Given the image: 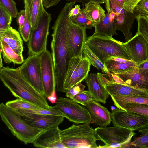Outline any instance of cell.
<instances>
[{
	"label": "cell",
	"mask_w": 148,
	"mask_h": 148,
	"mask_svg": "<svg viewBox=\"0 0 148 148\" xmlns=\"http://www.w3.org/2000/svg\"><path fill=\"white\" fill-rule=\"evenodd\" d=\"M75 2L66 3L62 9L52 29L51 47L57 91L66 93L64 84L70 57L67 38V19Z\"/></svg>",
	"instance_id": "cell-1"
},
{
	"label": "cell",
	"mask_w": 148,
	"mask_h": 148,
	"mask_svg": "<svg viewBox=\"0 0 148 148\" xmlns=\"http://www.w3.org/2000/svg\"><path fill=\"white\" fill-rule=\"evenodd\" d=\"M0 78L4 85L17 98H20L38 106L49 109L44 95L38 92L21 73L18 68L8 66L0 68Z\"/></svg>",
	"instance_id": "cell-2"
},
{
	"label": "cell",
	"mask_w": 148,
	"mask_h": 148,
	"mask_svg": "<svg viewBox=\"0 0 148 148\" xmlns=\"http://www.w3.org/2000/svg\"><path fill=\"white\" fill-rule=\"evenodd\" d=\"M0 116L13 135L25 144L32 143L44 130L30 125L2 102L0 104Z\"/></svg>",
	"instance_id": "cell-3"
},
{
	"label": "cell",
	"mask_w": 148,
	"mask_h": 148,
	"mask_svg": "<svg viewBox=\"0 0 148 148\" xmlns=\"http://www.w3.org/2000/svg\"><path fill=\"white\" fill-rule=\"evenodd\" d=\"M61 140L66 148H97V137L95 129L89 124H73L70 127L60 130Z\"/></svg>",
	"instance_id": "cell-4"
},
{
	"label": "cell",
	"mask_w": 148,
	"mask_h": 148,
	"mask_svg": "<svg viewBox=\"0 0 148 148\" xmlns=\"http://www.w3.org/2000/svg\"><path fill=\"white\" fill-rule=\"evenodd\" d=\"M86 43L103 63L106 58L111 57L131 60L123 42L112 36L92 35L87 37Z\"/></svg>",
	"instance_id": "cell-5"
},
{
	"label": "cell",
	"mask_w": 148,
	"mask_h": 148,
	"mask_svg": "<svg viewBox=\"0 0 148 148\" xmlns=\"http://www.w3.org/2000/svg\"><path fill=\"white\" fill-rule=\"evenodd\" d=\"M51 20V14L45 10L34 28L32 29L27 43L29 56L40 55L47 49V38Z\"/></svg>",
	"instance_id": "cell-6"
},
{
	"label": "cell",
	"mask_w": 148,
	"mask_h": 148,
	"mask_svg": "<svg viewBox=\"0 0 148 148\" xmlns=\"http://www.w3.org/2000/svg\"><path fill=\"white\" fill-rule=\"evenodd\" d=\"M95 129L97 137L105 144L98 148L123 147L136 134L133 130L116 126L100 127Z\"/></svg>",
	"instance_id": "cell-7"
},
{
	"label": "cell",
	"mask_w": 148,
	"mask_h": 148,
	"mask_svg": "<svg viewBox=\"0 0 148 148\" xmlns=\"http://www.w3.org/2000/svg\"><path fill=\"white\" fill-rule=\"evenodd\" d=\"M56 103V108L70 121L77 124H89L91 122L87 110L71 98L60 97L57 99Z\"/></svg>",
	"instance_id": "cell-8"
},
{
	"label": "cell",
	"mask_w": 148,
	"mask_h": 148,
	"mask_svg": "<svg viewBox=\"0 0 148 148\" xmlns=\"http://www.w3.org/2000/svg\"><path fill=\"white\" fill-rule=\"evenodd\" d=\"M86 30L72 21L69 14L67 19V38L70 58L83 56V49L87 38Z\"/></svg>",
	"instance_id": "cell-9"
},
{
	"label": "cell",
	"mask_w": 148,
	"mask_h": 148,
	"mask_svg": "<svg viewBox=\"0 0 148 148\" xmlns=\"http://www.w3.org/2000/svg\"><path fill=\"white\" fill-rule=\"evenodd\" d=\"M21 74L40 93L44 95L40 55H31L18 67Z\"/></svg>",
	"instance_id": "cell-10"
},
{
	"label": "cell",
	"mask_w": 148,
	"mask_h": 148,
	"mask_svg": "<svg viewBox=\"0 0 148 148\" xmlns=\"http://www.w3.org/2000/svg\"><path fill=\"white\" fill-rule=\"evenodd\" d=\"M111 113L114 126L138 131L148 125V119L137 114L118 108Z\"/></svg>",
	"instance_id": "cell-11"
},
{
	"label": "cell",
	"mask_w": 148,
	"mask_h": 148,
	"mask_svg": "<svg viewBox=\"0 0 148 148\" xmlns=\"http://www.w3.org/2000/svg\"><path fill=\"white\" fill-rule=\"evenodd\" d=\"M44 95L46 98L56 90L55 70L51 54L46 49L40 55Z\"/></svg>",
	"instance_id": "cell-12"
},
{
	"label": "cell",
	"mask_w": 148,
	"mask_h": 148,
	"mask_svg": "<svg viewBox=\"0 0 148 148\" xmlns=\"http://www.w3.org/2000/svg\"><path fill=\"white\" fill-rule=\"evenodd\" d=\"M123 44L131 60L137 65L148 60V44L139 32Z\"/></svg>",
	"instance_id": "cell-13"
},
{
	"label": "cell",
	"mask_w": 148,
	"mask_h": 148,
	"mask_svg": "<svg viewBox=\"0 0 148 148\" xmlns=\"http://www.w3.org/2000/svg\"><path fill=\"white\" fill-rule=\"evenodd\" d=\"M112 74L119 78L121 84L148 92V69L137 66L129 71Z\"/></svg>",
	"instance_id": "cell-14"
},
{
	"label": "cell",
	"mask_w": 148,
	"mask_h": 148,
	"mask_svg": "<svg viewBox=\"0 0 148 148\" xmlns=\"http://www.w3.org/2000/svg\"><path fill=\"white\" fill-rule=\"evenodd\" d=\"M58 125L44 129L32 143L34 146L41 148H66L61 140Z\"/></svg>",
	"instance_id": "cell-15"
},
{
	"label": "cell",
	"mask_w": 148,
	"mask_h": 148,
	"mask_svg": "<svg viewBox=\"0 0 148 148\" xmlns=\"http://www.w3.org/2000/svg\"><path fill=\"white\" fill-rule=\"evenodd\" d=\"M84 107L88 110L91 122L101 127H106L112 121L111 113L99 102L92 100L87 103Z\"/></svg>",
	"instance_id": "cell-16"
},
{
	"label": "cell",
	"mask_w": 148,
	"mask_h": 148,
	"mask_svg": "<svg viewBox=\"0 0 148 148\" xmlns=\"http://www.w3.org/2000/svg\"><path fill=\"white\" fill-rule=\"evenodd\" d=\"M28 124L36 128L45 129L62 123L64 117L51 114H31L22 116Z\"/></svg>",
	"instance_id": "cell-17"
},
{
	"label": "cell",
	"mask_w": 148,
	"mask_h": 148,
	"mask_svg": "<svg viewBox=\"0 0 148 148\" xmlns=\"http://www.w3.org/2000/svg\"><path fill=\"white\" fill-rule=\"evenodd\" d=\"M85 80L93 99L105 104L109 95L97 74L90 73Z\"/></svg>",
	"instance_id": "cell-18"
},
{
	"label": "cell",
	"mask_w": 148,
	"mask_h": 148,
	"mask_svg": "<svg viewBox=\"0 0 148 148\" xmlns=\"http://www.w3.org/2000/svg\"><path fill=\"white\" fill-rule=\"evenodd\" d=\"M109 95L140 96L148 97V92L114 82L105 86Z\"/></svg>",
	"instance_id": "cell-19"
},
{
	"label": "cell",
	"mask_w": 148,
	"mask_h": 148,
	"mask_svg": "<svg viewBox=\"0 0 148 148\" xmlns=\"http://www.w3.org/2000/svg\"><path fill=\"white\" fill-rule=\"evenodd\" d=\"M103 63L112 73L129 71L137 66V64L131 60L118 57L107 58Z\"/></svg>",
	"instance_id": "cell-20"
},
{
	"label": "cell",
	"mask_w": 148,
	"mask_h": 148,
	"mask_svg": "<svg viewBox=\"0 0 148 148\" xmlns=\"http://www.w3.org/2000/svg\"><path fill=\"white\" fill-rule=\"evenodd\" d=\"M115 16V14L113 12H107L104 18L99 23H95V32L92 35L112 36L117 35L114 22Z\"/></svg>",
	"instance_id": "cell-21"
},
{
	"label": "cell",
	"mask_w": 148,
	"mask_h": 148,
	"mask_svg": "<svg viewBox=\"0 0 148 148\" xmlns=\"http://www.w3.org/2000/svg\"><path fill=\"white\" fill-rule=\"evenodd\" d=\"M20 35L19 32L10 26L0 36V40L6 43L17 53L22 55L23 42Z\"/></svg>",
	"instance_id": "cell-22"
},
{
	"label": "cell",
	"mask_w": 148,
	"mask_h": 148,
	"mask_svg": "<svg viewBox=\"0 0 148 148\" xmlns=\"http://www.w3.org/2000/svg\"><path fill=\"white\" fill-rule=\"evenodd\" d=\"M83 56L72 58L69 60L67 71L64 81V88L66 92L77 84L78 70Z\"/></svg>",
	"instance_id": "cell-23"
},
{
	"label": "cell",
	"mask_w": 148,
	"mask_h": 148,
	"mask_svg": "<svg viewBox=\"0 0 148 148\" xmlns=\"http://www.w3.org/2000/svg\"><path fill=\"white\" fill-rule=\"evenodd\" d=\"M100 4L91 1L84 5L82 9L87 18L95 23H99L106 16L105 11Z\"/></svg>",
	"instance_id": "cell-24"
},
{
	"label": "cell",
	"mask_w": 148,
	"mask_h": 148,
	"mask_svg": "<svg viewBox=\"0 0 148 148\" xmlns=\"http://www.w3.org/2000/svg\"><path fill=\"white\" fill-rule=\"evenodd\" d=\"M111 97L114 105L122 110L129 103L148 105V97L138 96L111 95Z\"/></svg>",
	"instance_id": "cell-25"
},
{
	"label": "cell",
	"mask_w": 148,
	"mask_h": 148,
	"mask_svg": "<svg viewBox=\"0 0 148 148\" xmlns=\"http://www.w3.org/2000/svg\"><path fill=\"white\" fill-rule=\"evenodd\" d=\"M0 50L5 63L19 64L23 62L24 60L22 55L17 53L6 43L1 40Z\"/></svg>",
	"instance_id": "cell-26"
},
{
	"label": "cell",
	"mask_w": 148,
	"mask_h": 148,
	"mask_svg": "<svg viewBox=\"0 0 148 148\" xmlns=\"http://www.w3.org/2000/svg\"><path fill=\"white\" fill-rule=\"evenodd\" d=\"M126 16L123 13L118 15H115L114 20L116 29L123 32L125 39V42L133 37L130 31L133 21L126 20Z\"/></svg>",
	"instance_id": "cell-27"
},
{
	"label": "cell",
	"mask_w": 148,
	"mask_h": 148,
	"mask_svg": "<svg viewBox=\"0 0 148 148\" xmlns=\"http://www.w3.org/2000/svg\"><path fill=\"white\" fill-rule=\"evenodd\" d=\"M83 54L84 56L89 60L91 64L98 70H101L106 74H110L105 65L92 51L86 42L83 49Z\"/></svg>",
	"instance_id": "cell-28"
},
{
	"label": "cell",
	"mask_w": 148,
	"mask_h": 148,
	"mask_svg": "<svg viewBox=\"0 0 148 148\" xmlns=\"http://www.w3.org/2000/svg\"><path fill=\"white\" fill-rule=\"evenodd\" d=\"M42 0H32L29 6L32 29L34 28L45 11Z\"/></svg>",
	"instance_id": "cell-29"
},
{
	"label": "cell",
	"mask_w": 148,
	"mask_h": 148,
	"mask_svg": "<svg viewBox=\"0 0 148 148\" xmlns=\"http://www.w3.org/2000/svg\"><path fill=\"white\" fill-rule=\"evenodd\" d=\"M23 1L25 11V17L22 28L19 32L23 40L25 42H27L30 36L32 28L29 4L26 0Z\"/></svg>",
	"instance_id": "cell-30"
},
{
	"label": "cell",
	"mask_w": 148,
	"mask_h": 148,
	"mask_svg": "<svg viewBox=\"0 0 148 148\" xmlns=\"http://www.w3.org/2000/svg\"><path fill=\"white\" fill-rule=\"evenodd\" d=\"M14 111L21 117L31 114H51L64 117L63 114L55 106H51L49 109H20Z\"/></svg>",
	"instance_id": "cell-31"
},
{
	"label": "cell",
	"mask_w": 148,
	"mask_h": 148,
	"mask_svg": "<svg viewBox=\"0 0 148 148\" xmlns=\"http://www.w3.org/2000/svg\"><path fill=\"white\" fill-rule=\"evenodd\" d=\"M5 104L8 107L13 110L20 109H43L27 101L18 98H17L15 100L8 101Z\"/></svg>",
	"instance_id": "cell-32"
},
{
	"label": "cell",
	"mask_w": 148,
	"mask_h": 148,
	"mask_svg": "<svg viewBox=\"0 0 148 148\" xmlns=\"http://www.w3.org/2000/svg\"><path fill=\"white\" fill-rule=\"evenodd\" d=\"M12 20L10 14L0 3V36L10 26Z\"/></svg>",
	"instance_id": "cell-33"
},
{
	"label": "cell",
	"mask_w": 148,
	"mask_h": 148,
	"mask_svg": "<svg viewBox=\"0 0 148 148\" xmlns=\"http://www.w3.org/2000/svg\"><path fill=\"white\" fill-rule=\"evenodd\" d=\"M91 65V63L87 58L82 57L78 68L77 84L85 79L88 76Z\"/></svg>",
	"instance_id": "cell-34"
},
{
	"label": "cell",
	"mask_w": 148,
	"mask_h": 148,
	"mask_svg": "<svg viewBox=\"0 0 148 148\" xmlns=\"http://www.w3.org/2000/svg\"><path fill=\"white\" fill-rule=\"evenodd\" d=\"M138 131L140 135L135 138L130 145L136 148H148V125Z\"/></svg>",
	"instance_id": "cell-35"
},
{
	"label": "cell",
	"mask_w": 148,
	"mask_h": 148,
	"mask_svg": "<svg viewBox=\"0 0 148 148\" xmlns=\"http://www.w3.org/2000/svg\"><path fill=\"white\" fill-rule=\"evenodd\" d=\"M123 110L137 114L148 119V105L129 103L125 105Z\"/></svg>",
	"instance_id": "cell-36"
},
{
	"label": "cell",
	"mask_w": 148,
	"mask_h": 148,
	"mask_svg": "<svg viewBox=\"0 0 148 148\" xmlns=\"http://www.w3.org/2000/svg\"><path fill=\"white\" fill-rule=\"evenodd\" d=\"M71 20L74 23L87 29H91L94 27L95 23L88 19L81 9L79 14L76 16L71 17Z\"/></svg>",
	"instance_id": "cell-37"
},
{
	"label": "cell",
	"mask_w": 148,
	"mask_h": 148,
	"mask_svg": "<svg viewBox=\"0 0 148 148\" xmlns=\"http://www.w3.org/2000/svg\"><path fill=\"white\" fill-rule=\"evenodd\" d=\"M138 23V32L145 38L148 44V19L144 14H140L135 17Z\"/></svg>",
	"instance_id": "cell-38"
},
{
	"label": "cell",
	"mask_w": 148,
	"mask_h": 148,
	"mask_svg": "<svg viewBox=\"0 0 148 148\" xmlns=\"http://www.w3.org/2000/svg\"><path fill=\"white\" fill-rule=\"evenodd\" d=\"M74 101L85 106L89 101L93 100L92 96L88 90H84L75 95L72 98Z\"/></svg>",
	"instance_id": "cell-39"
},
{
	"label": "cell",
	"mask_w": 148,
	"mask_h": 148,
	"mask_svg": "<svg viewBox=\"0 0 148 148\" xmlns=\"http://www.w3.org/2000/svg\"><path fill=\"white\" fill-rule=\"evenodd\" d=\"M0 3L9 12L12 17H16L18 12L16 4L13 0H0Z\"/></svg>",
	"instance_id": "cell-40"
},
{
	"label": "cell",
	"mask_w": 148,
	"mask_h": 148,
	"mask_svg": "<svg viewBox=\"0 0 148 148\" xmlns=\"http://www.w3.org/2000/svg\"><path fill=\"white\" fill-rule=\"evenodd\" d=\"M85 86L80 82L67 90L66 92L67 97L72 98L75 95L84 90Z\"/></svg>",
	"instance_id": "cell-41"
},
{
	"label": "cell",
	"mask_w": 148,
	"mask_h": 148,
	"mask_svg": "<svg viewBox=\"0 0 148 148\" xmlns=\"http://www.w3.org/2000/svg\"><path fill=\"white\" fill-rule=\"evenodd\" d=\"M141 0H125L123 5V9L126 12L133 13L135 7Z\"/></svg>",
	"instance_id": "cell-42"
},
{
	"label": "cell",
	"mask_w": 148,
	"mask_h": 148,
	"mask_svg": "<svg viewBox=\"0 0 148 148\" xmlns=\"http://www.w3.org/2000/svg\"><path fill=\"white\" fill-rule=\"evenodd\" d=\"M134 11L140 14H148V0H141L135 7Z\"/></svg>",
	"instance_id": "cell-43"
},
{
	"label": "cell",
	"mask_w": 148,
	"mask_h": 148,
	"mask_svg": "<svg viewBox=\"0 0 148 148\" xmlns=\"http://www.w3.org/2000/svg\"><path fill=\"white\" fill-rule=\"evenodd\" d=\"M125 0H106L105 7L107 11L114 7L119 6L122 7Z\"/></svg>",
	"instance_id": "cell-44"
},
{
	"label": "cell",
	"mask_w": 148,
	"mask_h": 148,
	"mask_svg": "<svg viewBox=\"0 0 148 148\" xmlns=\"http://www.w3.org/2000/svg\"><path fill=\"white\" fill-rule=\"evenodd\" d=\"M25 17V11L23 9L20 11L16 17V21L18 25L19 31L21 30L23 26Z\"/></svg>",
	"instance_id": "cell-45"
},
{
	"label": "cell",
	"mask_w": 148,
	"mask_h": 148,
	"mask_svg": "<svg viewBox=\"0 0 148 148\" xmlns=\"http://www.w3.org/2000/svg\"><path fill=\"white\" fill-rule=\"evenodd\" d=\"M44 7L47 9L50 7L56 5L60 0H42Z\"/></svg>",
	"instance_id": "cell-46"
},
{
	"label": "cell",
	"mask_w": 148,
	"mask_h": 148,
	"mask_svg": "<svg viewBox=\"0 0 148 148\" xmlns=\"http://www.w3.org/2000/svg\"><path fill=\"white\" fill-rule=\"evenodd\" d=\"M105 1L106 0H66L67 2H80L83 6L91 1H94L101 4L105 3Z\"/></svg>",
	"instance_id": "cell-47"
},
{
	"label": "cell",
	"mask_w": 148,
	"mask_h": 148,
	"mask_svg": "<svg viewBox=\"0 0 148 148\" xmlns=\"http://www.w3.org/2000/svg\"><path fill=\"white\" fill-rule=\"evenodd\" d=\"M81 9L80 5L77 4L74 8H73L71 10L69 14L70 16H77L80 12Z\"/></svg>",
	"instance_id": "cell-48"
},
{
	"label": "cell",
	"mask_w": 148,
	"mask_h": 148,
	"mask_svg": "<svg viewBox=\"0 0 148 148\" xmlns=\"http://www.w3.org/2000/svg\"><path fill=\"white\" fill-rule=\"evenodd\" d=\"M47 98L52 103H56L58 99L56 96V91L53 92Z\"/></svg>",
	"instance_id": "cell-49"
},
{
	"label": "cell",
	"mask_w": 148,
	"mask_h": 148,
	"mask_svg": "<svg viewBox=\"0 0 148 148\" xmlns=\"http://www.w3.org/2000/svg\"><path fill=\"white\" fill-rule=\"evenodd\" d=\"M2 54V52L0 50V68H1L3 67V64L2 63V56L1 55Z\"/></svg>",
	"instance_id": "cell-50"
},
{
	"label": "cell",
	"mask_w": 148,
	"mask_h": 148,
	"mask_svg": "<svg viewBox=\"0 0 148 148\" xmlns=\"http://www.w3.org/2000/svg\"><path fill=\"white\" fill-rule=\"evenodd\" d=\"M27 2L28 3L29 5V6L31 3L32 1V0H26Z\"/></svg>",
	"instance_id": "cell-51"
}]
</instances>
